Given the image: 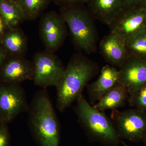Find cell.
I'll return each mask as SVG.
<instances>
[{
  "label": "cell",
  "instance_id": "6da1fadb",
  "mask_svg": "<svg viewBox=\"0 0 146 146\" xmlns=\"http://www.w3.org/2000/svg\"><path fill=\"white\" fill-rule=\"evenodd\" d=\"M97 71L96 65L84 56L77 54L72 56L56 86L59 111L63 112L76 100Z\"/></svg>",
  "mask_w": 146,
  "mask_h": 146
},
{
  "label": "cell",
  "instance_id": "7a4b0ae2",
  "mask_svg": "<svg viewBox=\"0 0 146 146\" xmlns=\"http://www.w3.org/2000/svg\"><path fill=\"white\" fill-rule=\"evenodd\" d=\"M28 111L30 128L39 146H59V123L46 89L36 93Z\"/></svg>",
  "mask_w": 146,
  "mask_h": 146
},
{
  "label": "cell",
  "instance_id": "3957f363",
  "mask_svg": "<svg viewBox=\"0 0 146 146\" xmlns=\"http://www.w3.org/2000/svg\"><path fill=\"white\" fill-rule=\"evenodd\" d=\"M59 13L65 21L73 42L87 54L96 50L97 35L94 19L84 5L60 7Z\"/></svg>",
  "mask_w": 146,
  "mask_h": 146
},
{
  "label": "cell",
  "instance_id": "277c9868",
  "mask_svg": "<svg viewBox=\"0 0 146 146\" xmlns=\"http://www.w3.org/2000/svg\"><path fill=\"white\" fill-rule=\"evenodd\" d=\"M76 101V113L89 138L105 145L118 146L121 138L114 124L103 112L91 106L82 94Z\"/></svg>",
  "mask_w": 146,
  "mask_h": 146
},
{
  "label": "cell",
  "instance_id": "5b68a950",
  "mask_svg": "<svg viewBox=\"0 0 146 146\" xmlns=\"http://www.w3.org/2000/svg\"><path fill=\"white\" fill-rule=\"evenodd\" d=\"M33 61L34 67L35 85L46 89L56 86L65 70L62 61L55 53L45 49L36 52Z\"/></svg>",
  "mask_w": 146,
  "mask_h": 146
},
{
  "label": "cell",
  "instance_id": "8992f818",
  "mask_svg": "<svg viewBox=\"0 0 146 146\" xmlns=\"http://www.w3.org/2000/svg\"><path fill=\"white\" fill-rule=\"evenodd\" d=\"M111 118L120 138L136 143L142 141L146 130V112L134 108L113 110Z\"/></svg>",
  "mask_w": 146,
  "mask_h": 146
},
{
  "label": "cell",
  "instance_id": "52a82bcc",
  "mask_svg": "<svg viewBox=\"0 0 146 146\" xmlns=\"http://www.w3.org/2000/svg\"><path fill=\"white\" fill-rule=\"evenodd\" d=\"M67 26L62 16L54 11L44 13L39 24V35L45 49L57 51L63 45L67 33Z\"/></svg>",
  "mask_w": 146,
  "mask_h": 146
},
{
  "label": "cell",
  "instance_id": "ba28073f",
  "mask_svg": "<svg viewBox=\"0 0 146 146\" xmlns=\"http://www.w3.org/2000/svg\"><path fill=\"white\" fill-rule=\"evenodd\" d=\"M29 108L25 91L20 85H0V116L6 123Z\"/></svg>",
  "mask_w": 146,
  "mask_h": 146
},
{
  "label": "cell",
  "instance_id": "9c48e42d",
  "mask_svg": "<svg viewBox=\"0 0 146 146\" xmlns=\"http://www.w3.org/2000/svg\"><path fill=\"white\" fill-rule=\"evenodd\" d=\"M146 25V8L141 6L124 9L111 26L110 33L125 42Z\"/></svg>",
  "mask_w": 146,
  "mask_h": 146
},
{
  "label": "cell",
  "instance_id": "30bf717a",
  "mask_svg": "<svg viewBox=\"0 0 146 146\" xmlns=\"http://www.w3.org/2000/svg\"><path fill=\"white\" fill-rule=\"evenodd\" d=\"M118 83L129 95L146 84V59L130 56L119 70Z\"/></svg>",
  "mask_w": 146,
  "mask_h": 146
},
{
  "label": "cell",
  "instance_id": "8fae6325",
  "mask_svg": "<svg viewBox=\"0 0 146 146\" xmlns=\"http://www.w3.org/2000/svg\"><path fill=\"white\" fill-rule=\"evenodd\" d=\"M34 74L33 61L26 56H14L2 67L1 76L5 83L4 85H15L33 80Z\"/></svg>",
  "mask_w": 146,
  "mask_h": 146
},
{
  "label": "cell",
  "instance_id": "7c38bea8",
  "mask_svg": "<svg viewBox=\"0 0 146 146\" xmlns=\"http://www.w3.org/2000/svg\"><path fill=\"white\" fill-rule=\"evenodd\" d=\"M86 4L94 19L109 27L125 9L124 0H88Z\"/></svg>",
  "mask_w": 146,
  "mask_h": 146
},
{
  "label": "cell",
  "instance_id": "4fadbf2b",
  "mask_svg": "<svg viewBox=\"0 0 146 146\" xmlns=\"http://www.w3.org/2000/svg\"><path fill=\"white\" fill-rule=\"evenodd\" d=\"M100 48L104 59L115 67L121 68L131 56L125 43L111 33L102 39Z\"/></svg>",
  "mask_w": 146,
  "mask_h": 146
},
{
  "label": "cell",
  "instance_id": "5bb4252c",
  "mask_svg": "<svg viewBox=\"0 0 146 146\" xmlns=\"http://www.w3.org/2000/svg\"><path fill=\"white\" fill-rule=\"evenodd\" d=\"M119 71L115 67L106 65L102 69L100 75L96 81L87 85L90 101L95 103L118 83Z\"/></svg>",
  "mask_w": 146,
  "mask_h": 146
},
{
  "label": "cell",
  "instance_id": "9a60e30c",
  "mask_svg": "<svg viewBox=\"0 0 146 146\" xmlns=\"http://www.w3.org/2000/svg\"><path fill=\"white\" fill-rule=\"evenodd\" d=\"M128 97V93L125 87L118 83L93 106L103 112L106 110L117 109L124 105Z\"/></svg>",
  "mask_w": 146,
  "mask_h": 146
},
{
  "label": "cell",
  "instance_id": "2e32d148",
  "mask_svg": "<svg viewBox=\"0 0 146 146\" xmlns=\"http://www.w3.org/2000/svg\"><path fill=\"white\" fill-rule=\"evenodd\" d=\"M4 45L14 56H26L28 49V38L18 27L6 35L3 40Z\"/></svg>",
  "mask_w": 146,
  "mask_h": 146
},
{
  "label": "cell",
  "instance_id": "e0dca14e",
  "mask_svg": "<svg viewBox=\"0 0 146 146\" xmlns=\"http://www.w3.org/2000/svg\"><path fill=\"white\" fill-rule=\"evenodd\" d=\"M0 16L7 27H18L25 21L17 3L8 0H0Z\"/></svg>",
  "mask_w": 146,
  "mask_h": 146
},
{
  "label": "cell",
  "instance_id": "ac0fdd59",
  "mask_svg": "<svg viewBox=\"0 0 146 146\" xmlns=\"http://www.w3.org/2000/svg\"><path fill=\"white\" fill-rule=\"evenodd\" d=\"M51 2L52 0H18L16 3L25 21H32L42 16Z\"/></svg>",
  "mask_w": 146,
  "mask_h": 146
},
{
  "label": "cell",
  "instance_id": "d6986e66",
  "mask_svg": "<svg viewBox=\"0 0 146 146\" xmlns=\"http://www.w3.org/2000/svg\"><path fill=\"white\" fill-rule=\"evenodd\" d=\"M131 56L146 59V25L125 42Z\"/></svg>",
  "mask_w": 146,
  "mask_h": 146
},
{
  "label": "cell",
  "instance_id": "ffe728a7",
  "mask_svg": "<svg viewBox=\"0 0 146 146\" xmlns=\"http://www.w3.org/2000/svg\"><path fill=\"white\" fill-rule=\"evenodd\" d=\"M127 101L130 106L146 113V84L129 95Z\"/></svg>",
  "mask_w": 146,
  "mask_h": 146
},
{
  "label": "cell",
  "instance_id": "44dd1931",
  "mask_svg": "<svg viewBox=\"0 0 146 146\" xmlns=\"http://www.w3.org/2000/svg\"><path fill=\"white\" fill-rule=\"evenodd\" d=\"M7 124L0 126V146H9L10 135Z\"/></svg>",
  "mask_w": 146,
  "mask_h": 146
},
{
  "label": "cell",
  "instance_id": "7402d4cb",
  "mask_svg": "<svg viewBox=\"0 0 146 146\" xmlns=\"http://www.w3.org/2000/svg\"><path fill=\"white\" fill-rule=\"evenodd\" d=\"M88 0H52V2L60 7L73 5H84Z\"/></svg>",
  "mask_w": 146,
  "mask_h": 146
},
{
  "label": "cell",
  "instance_id": "603a6c76",
  "mask_svg": "<svg viewBox=\"0 0 146 146\" xmlns=\"http://www.w3.org/2000/svg\"><path fill=\"white\" fill-rule=\"evenodd\" d=\"M143 0H124L125 9L139 6Z\"/></svg>",
  "mask_w": 146,
  "mask_h": 146
},
{
  "label": "cell",
  "instance_id": "cb8c5ba5",
  "mask_svg": "<svg viewBox=\"0 0 146 146\" xmlns=\"http://www.w3.org/2000/svg\"><path fill=\"white\" fill-rule=\"evenodd\" d=\"M5 27H7L5 23L2 18L0 16V36H2L3 35Z\"/></svg>",
  "mask_w": 146,
  "mask_h": 146
},
{
  "label": "cell",
  "instance_id": "d4e9b609",
  "mask_svg": "<svg viewBox=\"0 0 146 146\" xmlns=\"http://www.w3.org/2000/svg\"><path fill=\"white\" fill-rule=\"evenodd\" d=\"M5 58V55L4 53L2 50L0 49V67L3 64Z\"/></svg>",
  "mask_w": 146,
  "mask_h": 146
},
{
  "label": "cell",
  "instance_id": "484cf974",
  "mask_svg": "<svg viewBox=\"0 0 146 146\" xmlns=\"http://www.w3.org/2000/svg\"><path fill=\"white\" fill-rule=\"evenodd\" d=\"M146 145V130L144 132L143 135V138H142V141Z\"/></svg>",
  "mask_w": 146,
  "mask_h": 146
},
{
  "label": "cell",
  "instance_id": "4316f807",
  "mask_svg": "<svg viewBox=\"0 0 146 146\" xmlns=\"http://www.w3.org/2000/svg\"><path fill=\"white\" fill-rule=\"evenodd\" d=\"M140 6L146 8V0H143Z\"/></svg>",
  "mask_w": 146,
  "mask_h": 146
},
{
  "label": "cell",
  "instance_id": "83f0119b",
  "mask_svg": "<svg viewBox=\"0 0 146 146\" xmlns=\"http://www.w3.org/2000/svg\"><path fill=\"white\" fill-rule=\"evenodd\" d=\"M5 123V122L3 121L2 118L0 116V126L1 125H2L3 124Z\"/></svg>",
  "mask_w": 146,
  "mask_h": 146
},
{
  "label": "cell",
  "instance_id": "f1b7e54d",
  "mask_svg": "<svg viewBox=\"0 0 146 146\" xmlns=\"http://www.w3.org/2000/svg\"><path fill=\"white\" fill-rule=\"evenodd\" d=\"M8 1H11L14 2L16 3L18 0H8Z\"/></svg>",
  "mask_w": 146,
  "mask_h": 146
},
{
  "label": "cell",
  "instance_id": "f546056e",
  "mask_svg": "<svg viewBox=\"0 0 146 146\" xmlns=\"http://www.w3.org/2000/svg\"><path fill=\"white\" fill-rule=\"evenodd\" d=\"M122 143L123 145H124L125 146H128L126 144H125V143H124V142H122Z\"/></svg>",
  "mask_w": 146,
  "mask_h": 146
},
{
  "label": "cell",
  "instance_id": "4dcf8cb0",
  "mask_svg": "<svg viewBox=\"0 0 146 146\" xmlns=\"http://www.w3.org/2000/svg\"><path fill=\"white\" fill-rule=\"evenodd\" d=\"M1 83H0V85H1Z\"/></svg>",
  "mask_w": 146,
  "mask_h": 146
}]
</instances>
